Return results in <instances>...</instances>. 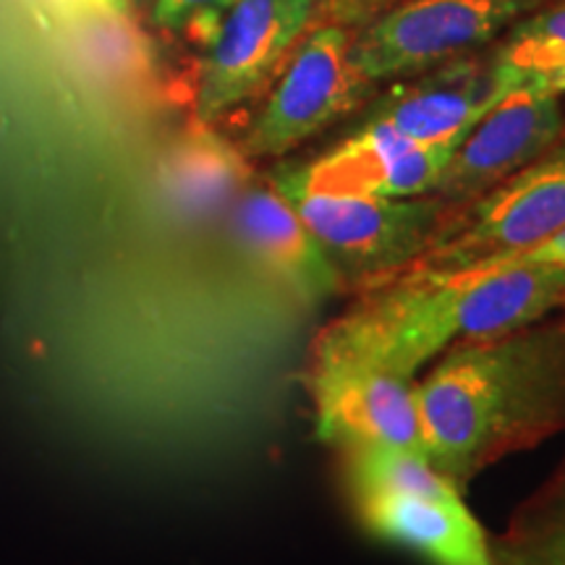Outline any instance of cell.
Instances as JSON below:
<instances>
[{
	"mask_svg": "<svg viewBox=\"0 0 565 565\" xmlns=\"http://www.w3.org/2000/svg\"><path fill=\"white\" fill-rule=\"evenodd\" d=\"M351 34L341 26H317L301 40L278 84L249 126L244 152L278 158L328 129L364 100L366 82L349 58Z\"/></svg>",
	"mask_w": 565,
	"mask_h": 565,
	"instance_id": "obj_6",
	"label": "cell"
},
{
	"mask_svg": "<svg viewBox=\"0 0 565 565\" xmlns=\"http://www.w3.org/2000/svg\"><path fill=\"white\" fill-rule=\"evenodd\" d=\"M503 97L492 53L458 55L424 71L412 84L393 87L370 118L393 126L419 145H443L463 141L471 126Z\"/></svg>",
	"mask_w": 565,
	"mask_h": 565,
	"instance_id": "obj_11",
	"label": "cell"
},
{
	"mask_svg": "<svg viewBox=\"0 0 565 565\" xmlns=\"http://www.w3.org/2000/svg\"><path fill=\"white\" fill-rule=\"evenodd\" d=\"M307 387L315 404L317 440L335 450H422L416 380L374 366L309 356Z\"/></svg>",
	"mask_w": 565,
	"mask_h": 565,
	"instance_id": "obj_8",
	"label": "cell"
},
{
	"mask_svg": "<svg viewBox=\"0 0 565 565\" xmlns=\"http://www.w3.org/2000/svg\"><path fill=\"white\" fill-rule=\"evenodd\" d=\"M351 503L366 532L414 550L433 565H492L490 540L461 494H370Z\"/></svg>",
	"mask_w": 565,
	"mask_h": 565,
	"instance_id": "obj_13",
	"label": "cell"
},
{
	"mask_svg": "<svg viewBox=\"0 0 565 565\" xmlns=\"http://www.w3.org/2000/svg\"><path fill=\"white\" fill-rule=\"evenodd\" d=\"M563 307L565 265L401 270L356 291L345 312L320 330L309 356L416 380L450 345L511 333Z\"/></svg>",
	"mask_w": 565,
	"mask_h": 565,
	"instance_id": "obj_2",
	"label": "cell"
},
{
	"mask_svg": "<svg viewBox=\"0 0 565 565\" xmlns=\"http://www.w3.org/2000/svg\"><path fill=\"white\" fill-rule=\"evenodd\" d=\"M461 141L419 145L383 121L366 124L335 150L312 162H294L273 179L330 194H370L387 200H412L433 194L450 154Z\"/></svg>",
	"mask_w": 565,
	"mask_h": 565,
	"instance_id": "obj_9",
	"label": "cell"
},
{
	"mask_svg": "<svg viewBox=\"0 0 565 565\" xmlns=\"http://www.w3.org/2000/svg\"><path fill=\"white\" fill-rule=\"evenodd\" d=\"M424 454L458 490L565 429V307L511 333L461 341L416 380Z\"/></svg>",
	"mask_w": 565,
	"mask_h": 565,
	"instance_id": "obj_1",
	"label": "cell"
},
{
	"mask_svg": "<svg viewBox=\"0 0 565 565\" xmlns=\"http://www.w3.org/2000/svg\"><path fill=\"white\" fill-rule=\"evenodd\" d=\"M565 228V134L540 158L458 210L454 228L406 270L494 267Z\"/></svg>",
	"mask_w": 565,
	"mask_h": 565,
	"instance_id": "obj_4",
	"label": "cell"
},
{
	"mask_svg": "<svg viewBox=\"0 0 565 565\" xmlns=\"http://www.w3.org/2000/svg\"><path fill=\"white\" fill-rule=\"evenodd\" d=\"M519 265H565V228L557 231L553 238L542 242L534 249L515 254V257L505 259V263L494 265V267H519ZM490 270V267H484Z\"/></svg>",
	"mask_w": 565,
	"mask_h": 565,
	"instance_id": "obj_21",
	"label": "cell"
},
{
	"mask_svg": "<svg viewBox=\"0 0 565 565\" xmlns=\"http://www.w3.org/2000/svg\"><path fill=\"white\" fill-rule=\"evenodd\" d=\"M147 3H152V0H129L131 9H141V6H147Z\"/></svg>",
	"mask_w": 565,
	"mask_h": 565,
	"instance_id": "obj_23",
	"label": "cell"
},
{
	"mask_svg": "<svg viewBox=\"0 0 565 565\" xmlns=\"http://www.w3.org/2000/svg\"><path fill=\"white\" fill-rule=\"evenodd\" d=\"M542 0H404L351 40L366 82L416 76L498 38Z\"/></svg>",
	"mask_w": 565,
	"mask_h": 565,
	"instance_id": "obj_5",
	"label": "cell"
},
{
	"mask_svg": "<svg viewBox=\"0 0 565 565\" xmlns=\"http://www.w3.org/2000/svg\"><path fill=\"white\" fill-rule=\"evenodd\" d=\"M270 186L296 210L353 294L412 267L454 228L463 207L437 194L412 200L330 194L280 179Z\"/></svg>",
	"mask_w": 565,
	"mask_h": 565,
	"instance_id": "obj_3",
	"label": "cell"
},
{
	"mask_svg": "<svg viewBox=\"0 0 565 565\" xmlns=\"http://www.w3.org/2000/svg\"><path fill=\"white\" fill-rule=\"evenodd\" d=\"M341 466L351 500L370 498V494H419V498L461 494L422 450L385 448V445L349 448L341 450Z\"/></svg>",
	"mask_w": 565,
	"mask_h": 565,
	"instance_id": "obj_17",
	"label": "cell"
},
{
	"mask_svg": "<svg viewBox=\"0 0 565 565\" xmlns=\"http://www.w3.org/2000/svg\"><path fill=\"white\" fill-rule=\"evenodd\" d=\"M565 134L561 97L511 92L471 126L435 192L454 204H469L540 158Z\"/></svg>",
	"mask_w": 565,
	"mask_h": 565,
	"instance_id": "obj_10",
	"label": "cell"
},
{
	"mask_svg": "<svg viewBox=\"0 0 565 565\" xmlns=\"http://www.w3.org/2000/svg\"><path fill=\"white\" fill-rule=\"evenodd\" d=\"M492 565H565V458L490 540Z\"/></svg>",
	"mask_w": 565,
	"mask_h": 565,
	"instance_id": "obj_16",
	"label": "cell"
},
{
	"mask_svg": "<svg viewBox=\"0 0 565 565\" xmlns=\"http://www.w3.org/2000/svg\"><path fill=\"white\" fill-rule=\"evenodd\" d=\"M398 3L404 0H317V13L341 30H353V26L362 30Z\"/></svg>",
	"mask_w": 565,
	"mask_h": 565,
	"instance_id": "obj_20",
	"label": "cell"
},
{
	"mask_svg": "<svg viewBox=\"0 0 565 565\" xmlns=\"http://www.w3.org/2000/svg\"><path fill=\"white\" fill-rule=\"evenodd\" d=\"M233 204L236 233L246 252L303 307H317L345 291L328 254L273 186H246Z\"/></svg>",
	"mask_w": 565,
	"mask_h": 565,
	"instance_id": "obj_12",
	"label": "cell"
},
{
	"mask_svg": "<svg viewBox=\"0 0 565 565\" xmlns=\"http://www.w3.org/2000/svg\"><path fill=\"white\" fill-rule=\"evenodd\" d=\"M63 24L74 58L100 79H137L150 68V45L134 30L129 17L92 13V17L63 19Z\"/></svg>",
	"mask_w": 565,
	"mask_h": 565,
	"instance_id": "obj_18",
	"label": "cell"
},
{
	"mask_svg": "<svg viewBox=\"0 0 565 565\" xmlns=\"http://www.w3.org/2000/svg\"><path fill=\"white\" fill-rule=\"evenodd\" d=\"M238 0H152V24L183 32L204 45Z\"/></svg>",
	"mask_w": 565,
	"mask_h": 565,
	"instance_id": "obj_19",
	"label": "cell"
},
{
	"mask_svg": "<svg viewBox=\"0 0 565 565\" xmlns=\"http://www.w3.org/2000/svg\"><path fill=\"white\" fill-rule=\"evenodd\" d=\"M171 202L186 215H212L236 202L249 183L244 152L207 129L181 139L162 166Z\"/></svg>",
	"mask_w": 565,
	"mask_h": 565,
	"instance_id": "obj_14",
	"label": "cell"
},
{
	"mask_svg": "<svg viewBox=\"0 0 565 565\" xmlns=\"http://www.w3.org/2000/svg\"><path fill=\"white\" fill-rule=\"evenodd\" d=\"M315 13L317 0H238L204 42L194 100L200 124L263 92Z\"/></svg>",
	"mask_w": 565,
	"mask_h": 565,
	"instance_id": "obj_7",
	"label": "cell"
},
{
	"mask_svg": "<svg viewBox=\"0 0 565 565\" xmlns=\"http://www.w3.org/2000/svg\"><path fill=\"white\" fill-rule=\"evenodd\" d=\"M61 13V19L92 17V13H116V17H129V0H47Z\"/></svg>",
	"mask_w": 565,
	"mask_h": 565,
	"instance_id": "obj_22",
	"label": "cell"
},
{
	"mask_svg": "<svg viewBox=\"0 0 565 565\" xmlns=\"http://www.w3.org/2000/svg\"><path fill=\"white\" fill-rule=\"evenodd\" d=\"M508 30L503 45L492 51L505 95H565V3L526 13Z\"/></svg>",
	"mask_w": 565,
	"mask_h": 565,
	"instance_id": "obj_15",
	"label": "cell"
}]
</instances>
